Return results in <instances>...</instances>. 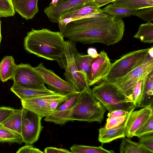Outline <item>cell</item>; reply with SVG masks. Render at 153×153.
Returning a JSON list of instances; mask_svg holds the SVG:
<instances>
[{"mask_svg":"<svg viewBox=\"0 0 153 153\" xmlns=\"http://www.w3.org/2000/svg\"><path fill=\"white\" fill-rule=\"evenodd\" d=\"M124 31L122 18L105 13L98 17L72 21L61 33L64 37L75 42L84 44L99 43L108 46L121 41Z\"/></svg>","mask_w":153,"mask_h":153,"instance_id":"6da1fadb","label":"cell"},{"mask_svg":"<svg viewBox=\"0 0 153 153\" xmlns=\"http://www.w3.org/2000/svg\"><path fill=\"white\" fill-rule=\"evenodd\" d=\"M64 37L59 32L47 28L28 32L24 38V46L29 53L50 60L57 61L65 51Z\"/></svg>","mask_w":153,"mask_h":153,"instance_id":"7a4b0ae2","label":"cell"},{"mask_svg":"<svg viewBox=\"0 0 153 153\" xmlns=\"http://www.w3.org/2000/svg\"><path fill=\"white\" fill-rule=\"evenodd\" d=\"M106 110L93 96L91 89L85 88L80 92L77 101L72 108L56 111L54 116L57 123L61 125L76 120L100 123Z\"/></svg>","mask_w":153,"mask_h":153,"instance_id":"3957f363","label":"cell"},{"mask_svg":"<svg viewBox=\"0 0 153 153\" xmlns=\"http://www.w3.org/2000/svg\"><path fill=\"white\" fill-rule=\"evenodd\" d=\"M91 90L94 97L109 112L118 109L129 111L134 107L132 99L124 94L113 83L103 80Z\"/></svg>","mask_w":153,"mask_h":153,"instance_id":"277c9868","label":"cell"},{"mask_svg":"<svg viewBox=\"0 0 153 153\" xmlns=\"http://www.w3.org/2000/svg\"><path fill=\"white\" fill-rule=\"evenodd\" d=\"M76 42L65 41V51L63 55L56 61L60 67L65 70L64 75L65 80L71 84L76 90L80 92L84 89H90L88 81L78 71L74 59L77 50Z\"/></svg>","mask_w":153,"mask_h":153,"instance_id":"5b68a950","label":"cell"},{"mask_svg":"<svg viewBox=\"0 0 153 153\" xmlns=\"http://www.w3.org/2000/svg\"><path fill=\"white\" fill-rule=\"evenodd\" d=\"M149 48L131 51L111 64L103 80L114 83L139 65L148 55Z\"/></svg>","mask_w":153,"mask_h":153,"instance_id":"8992f818","label":"cell"},{"mask_svg":"<svg viewBox=\"0 0 153 153\" xmlns=\"http://www.w3.org/2000/svg\"><path fill=\"white\" fill-rule=\"evenodd\" d=\"M153 71V58L149 55L136 67L114 83L126 96L132 100L133 88L142 77Z\"/></svg>","mask_w":153,"mask_h":153,"instance_id":"52a82bcc","label":"cell"},{"mask_svg":"<svg viewBox=\"0 0 153 153\" xmlns=\"http://www.w3.org/2000/svg\"><path fill=\"white\" fill-rule=\"evenodd\" d=\"M14 83L34 89H47L44 80L29 64L17 65L13 79Z\"/></svg>","mask_w":153,"mask_h":153,"instance_id":"ba28073f","label":"cell"},{"mask_svg":"<svg viewBox=\"0 0 153 153\" xmlns=\"http://www.w3.org/2000/svg\"><path fill=\"white\" fill-rule=\"evenodd\" d=\"M21 135L23 142L26 145L32 144L37 141L43 126L42 118L35 113L22 108Z\"/></svg>","mask_w":153,"mask_h":153,"instance_id":"9c48e42d","label":"cell"},{"mask_svg":"<svg viewBox=\"0 0 153 153\" xmlns=\"http://www.w3.org/2000/svg\"><path fill=\"white\" fill-rule=\"evenodd\" d=\"M34 68L42 77L50 90L68 97L78 92L71 84L62 79L52 70L47 69L42 62Z\"/></svg>","mask_w":153,"mask_h":153,"instance_id":"30bf717a","label":"cell"},{"mask_svg":"<svg viewBox=\"0 0 153 153\" xmlns=\"http://www.w3.org/2000/svg\"><path fill=\"white\" fill-rule=\"evenodd\" d=\"M111 63L107 53L101 51L92 62L88 78L89 86H91L103 80L107 74Z\"/></svg>","mask_w":153,"mask_h":153,"instance_id":"8fae6325","label":"cell"},{"mask_svg":"<svg viewBox=\"0 0 153 153\" xmlns=\"http://www.w3.org/2000/svg\"><path fill=\"white\" fill-rule=\"evenodd\" d=\"M60 95L56 94L21 100L23 108L35 113L42 118L53 112L50 107L51 103Z\"/></svg>","mask_w":153,"mask_h":153,"instance_id":"7c38bea8","label":"cell"},{"mask_svg":"<svg viewBox=\"0 0 153 153\" xmlns=\"http://www.w3.org/2000/svg\"><path fill=\"white\" fill-rule=\"evenodd\" d=\"M153 115V106L150 105L132 112L127 121L125 134L128 138L134 136L136 131Z\"/></svg>","mask_w":153,"mask_h":153,"instance_id":"4fadbf2b","label":"cell"},{"mask_svg":"<svg viewBox=\"0 0 153 153\" xmlns=\"http://www.w3.org/2000/svg\"><path fill=\"white\" fill-rule=\"evenodd\" d=\"M103 13L97 5L92 1L84 3L71 8L62 13L59 21L69 18L71 22L86 18L89 15Z\"/></svg>","mask_w":153,"mask_h":153,"instance_id":"5bb4252c","label":"cell"},{"mask_svg":"<svg viewBox=\"0 0 153 153\" xmlns=\"http://www.w3.org/2000/svg\"><path fill=\"white\" fill-rule=\"evenodd\" d=\"M11 1L15 11L27 20L32 19L39 12L38 0Z\"/></svg>","mask_w":153,"mask_h":153,"instance_id":"9a60e30c","label":"cell"},{"mask_svg":"<svg viewBox=\"0 0 153 153\" xmlns=\"http://www.w3.org/2000/svg\"><path fill=\"white\" fill-rule=\"evenodd\" d=\"M129 117L117 126L109 129H106L104 126L99 128V141L102 143H108L114 140L125 137V132Z\"/></svg>","mask_w":153,"mask_h":153,"instance_id":"2e32d148","label":"cell"},{"mask_svg":"<svg viewBox=\"0 0 153 153\" xmlns=\"http://www.w3.org/2000/svg\"><path fill=\"white\" fill-rule=\"evenodd\" d=\"M11 91L21 100L29 99L57 93L48 89H37L26 88L13 83Z\"/></svg>","mask_w":153,"mask_h":153,"instance_id":"e0dca14e","label":"cell"},{"mask_svg":"<svg viewBox=\"0 0 153 153\" xmlns=\"http://www.w3.org/2000/svg\"><path fill=\"white\" fill-rule=\"evenodd\" d=\"M94 58L88 54L80 53L77 50L74 54V60L78 72L88 81Z\"/></svg>","mask_w":153,"mask_h":153,"instance_id":"ac0fdd59","label":"cell"},{"mask_svg":"<svg viewBox=\"0 0 153 153\" xmlns=\"http://www.w3.org/2000/svg\"><path fill=\"white\" fill-rule=\"evenodd\" d=\"M16 65L12 56L4 57L0 62V80L4 82L13 79Z\"/></svg>","mask_w":153,"mask_h":153,"instance_id":"d6986e66","label":"cell"},{"mask_svg":"<svg viewBox=\"0 0 153 153\" xmlns=\"http://www.w3.org/2000/svg\"><path fill=\"white\" fill-rule=\"evenodd\" d=\"M102 12L110 16L122 18L134 15L139 9L128 8L111 3L101 9Z\"/></svg>","mask_w":153,"mask_h":153,"instance_id":"ffe728a7","label":"cell"},{"mask_svg":"<svg viewBox=\"0 0 153 153\" xmlns=\"http://www.w3.org/2000/svg\"><path fill=\"white\" fill-rule=\"evenodd\" d=\"M120 145V153H153V152L139 142L132 141L129 138L122 137Z\"/></svg>","mask_w":153,"mask_h":153,"instance_id":"44dd1931","label":"cell"},{"mask_svg":"<svg viewBox=\"0 0 153 153\" xmlns=\"http://www.w3.org/2000/svg\"><path fill=\"white\" fill-rule=\"evenodd\" d=\"M22 108L17 109L1 124L8 129L21 135Z\"/></svg>","mask_w":153,"mask_h":153,"instance_id":"7402d4cb","label":"cell"},{"mask_svg":"<svg viewBox=\"0 0 153 153\" xmlns=\"http://www.w3.org/2000/svg\"><path fill=\"white\" fill-rule=\"evenodd\" d=\"M153 105V71L148 75L139 107Z\"/></svg>","mask_w":153,"mask_h":153,"instance_id":"603a6c76","label":"cell"},{"mask_svg":"<svg viewBox=\"0 0 153 153\" xmlns=\"http://www.w3.org/2000/svg\"><path fill=\"white\" fill-rule=\"evenodd\" d=\"M133 37L145 43L153 42V23L151 22L141 24Z\"/></svg>","mask_w":153,"mask_h":153,"instance_id":"cb8c5ba5","label":"cell"},{"mask_svg":"<svg viewBox=\"0 0 153 153\" xmlns=\"http://www.w3.org/2000/svg\"><path fill=\"white\" fill-rule=\"evenodd\" d=\"M22 142V135L8 129L0 123V143H7L9 144L17 143L21 144Z\"/></svg>","mask_w":153,"mask_h":153,"instance_id":"d4e9b609","label":"cell"},{"mask_svg":"<svg viewBox=\"0 0 153 153\" xmlns=\"http://www.w3.org/2000/svg\"><path fill=\"white\" fill-rule=\"evenodd\" d=\"M111 3L128 8L139 10L153 7V0H116Z\"/></svg>","mask_w":153,"mask_h":153,"instance_id":"484cf974","label":"cell"},{"mask_svg":"<svg viewBox=\"0 0 153 153\" xmlns=\"http://www.w3.org/2000/svg\"><path fill=\"white\" fill-rule=\"evenodd\" d=\"M148 74L145 75L139 80L133 88L132 94V98L134 106L135 108L139 107Z\"/></svg>","mask_w":153,"mask_h":153,"instance_id":"4316f807","label":"cell"},{"mask_svg":"<svg viewBox=\"0 0 153 153\" xmlns=\"http://www.w3.org/2000/svg\"><path fill=\"white\" fill-rule=\"evenodd\" d=\"M71 153H114L112 150H107L102 146L98 147L74 144L71 147Z\"/></svg>","mask_w":153,"mask_h":153,"instance_id":"83f0119b","label":"cell"},{"mask_svg":"<svg viewBox=\"0 0 153 153\" xmlns=\"http://www.w3.org/2000/svg\"><path fill=\"white\" fill-rule=\"evenodd\" d=\"M15 12L11 0H0V18L14 16Z\"/></svg>","mask_w":153,"mask_h":153,"instance_id":"f1b7e54d","label":"cell"},{"mask_svg":"<svg viewBox=\"0 0 153 153\" xmlns=\"http://www.w3.org/2000/svg\"><path fill=\"white\" fill-rule=\"evenodd\" d=\"M153 115L135 132L134 136L139 138L143 135L153 134Z\"/></svg>","mask_w":153,"mask_h":153,"instance_id":"f546056e","label":"cell"},{"mask_svg":"<svg viewBox=\"0 0 153 153\" xmlns=\"http://www.w3.org/2000/svg\"><path fill=\"white\" fill-rule=\"evenodd\" d=\"M134 16H136L147 22L153 21V7H148L137 10Z\"/></svg>","mask_w":153,"mask_h":153,"instance_id":"4dcf8cb0","label":"cell"},{"mask_svg":"<svg viewBox=\"0 0 153 153\" xmlns=\"http://www.w3.org/2000/svg\"><path fill=\"white\" fill-rule=\"evenodd\" d=\"M80 93V92H77L71 96L65 101L60 104L56 110L62 111L72 108L77 101Z\"/></svg>","mask_w":153,"mask_h":153,"instance_id":"1f68e13d","label":"cell"},{"mask_svg":"<svg viewBox=\"0 0 153 153\" xmlns=\"http://www.w3.org/2000/svg\"><path fill=\"white\" fill-rule=\"evenodd\" d=\"M135 108H133L126 116L121 117H117L111 119L109 120H107L105 126L106 129L110 128L119 125L122 123L126 118L129 116L131 113L133 111Z\"/></svg>","mask_w":153,"mask_h":153,"instance_id":"d6a6232c","label":"cell"},{"mask_svg":"<svg viewBox=\"0 0 153 153\" xmlns=\"http://www.w3.org/2000/svg\"><path fill=\"white\" fill-rule=\"evenodd\" d=\"M139 138L140 143L153 152V134L143 135Z\"/></svg>","mask_w":153,"mask_h":153,"instance_id":"836d02e7","label":"cell"},{"mask_svg":"<svg viewBox=\"0 0 153 153\" xmlns=\"http://www.w3.org/2000/svg\"><path fill=\"white\" fill-rule=\"evenodd\" d=\"M16 109L10 107H0V123Z\"/></svg>","mask_w":153,"mask_h":153,"instance_id":"e575fe53","label":"cell"},{"mask_svg":"<svg viewBox=\"0 0 153 153\" xmlns=\"http://www.w3.org/2000/svg\"><path fill=\"white\" fill-rule=\"evenodd\" d=\"M129 112V111L121 109L114 110L108 113L107 115L108 117L107 119V120H109L115 117L125 116Z\"/></svg>","mask_w":153,"mask_h":153,"instance_id":"d590c367","label":"cell"},{"mask_svg":"<svg viewBox=\"0 0 153 153\" xmlns=\"http://www.w3.org/2000/svg\"><path fill=\"white\" fill-rule=\"evenodd\" d=\"M45 153H70L71 152L64 149L54 147H47L44 149Z\"/></svg>","mask_w":153,"mask_h":153,"instance_id":"8d00e7d4","label":"cell"},{"mask_svg":"<svg viewBox=\"0 0 153 153\" xmlns=\"http://www.w3.org/2000/svg\"><path fill=\"white\" fill-rule=\"evenodd\" d=\"M33 147L32 144L26 145L20 148L16 152V153H31V149Z\"/></svg>","mask_w":153,"mask_h":153,"instance_id":"74e56055","label":"cell"},{"mask_svg":"<svg viewBox=\"0 0 153 153\" xmlns=\"http://www.w3.org/2000/svg\"><path fill=\"white\" fill-rule=\"evenodd\" d=\"M116 0H94L92 1L97 5L98 7H100L107 4L111 2Z\"/></svg>","mask_w":153,"mask_h":153,"instance_id":"f35d334b","label":"cell"},{"mask_svg":"<svg viewBox=\"0 0 153 153\" xmlns=\"http://www.w3.org/2000/svg\"><path fill=\"white\" fill-rule=\"evenodd\" d=\"M87 53L88 55L93 58L97 57L99 55L96 49L94 48H88L87 50Z\"/></svg>","mask_w":153,"mask_h":153,"instance_id":"ab89813d","label":"cell"},{"mask_svg":"<svg viewBox=\"0 0 153 153\" xmlns=\"http://www.w3.org/2000/svg\"><path fill=\"white\" fill-rule=\"evenodd\" d=\"M31 153H44L38 148L33 147L31 150Z\"/></svg>","mask_w":153,"mask_h":153,"instance_id":"60d3db41","label":"cell"},{"mask_svg":"<svg viewBox=\"0 0 153 153\" xmlns=\"http://www.w3.org/2000/svg\"><path fill=\"white\" fill-rule=\"evenodd\" d=\"M148 53V55L150 56L153 58V47L152 46L149 48Z\"/></svg>","mask_w":153,"mask_h":153,"instance_id":"b9f144b4","label":"cell"},{"mask_svg":"<svg viewBox=\"0 0 153 153\" xmlns=\"http://www.w3.org/2000/svg\"><path fill=\"white\" fill-rule=\"evenodd\" d=\"M59 0H52L49 5L55 6Z\"/></svg>","mask_w":153,"mask_h":153,"instance_id":"7bdbcfd3","label":"cell"},{"mask_svg":"<svg viewBox=\"0 0 153 153\" xmlns=\"http://www.w3.org/2000/svg\"><path fill=\"white\" fill-rule=\"evenodd\" d=\"M1 21L0 19V45L1 43V41L2 39V36L1 33Z\"/></svg>","mask_w":153,"mask_h":153,"instance_id":"ee69618b","label":"cell"}]
</instances>
